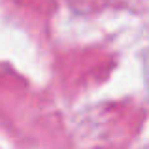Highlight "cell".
I'll return each mask as SVG.
<instances>
[{
    "instance_id": "obj_1",
    "label": "cell",
    "mask_w": 149,
    "mask_h": 149,
    "mask_svg": "<svg viewBox=\"0 0 149 149\" xmlns=\"http://www.w3.org/2000/svg\"><path fill=\"white\" fill-rule=\"evenodd\" d=\"M142 66H143V81H146V91H147V95H149V51L143 53Z\"/></svg>"
}]
</instances>
